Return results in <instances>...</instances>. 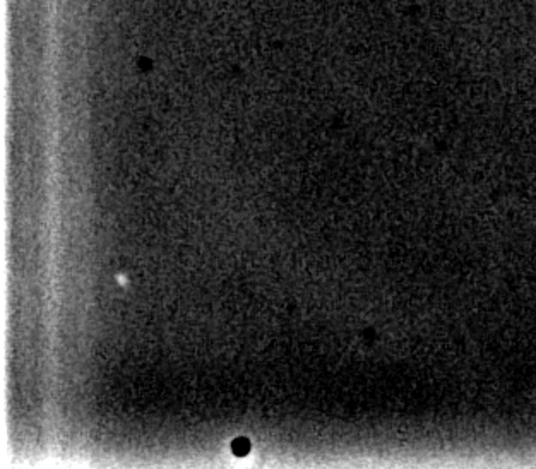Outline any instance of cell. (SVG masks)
<instances>
[{"label":"cell","instance_id":"1","mask_svg":"<svg viewBox=\"0 0 536 469\" xmlns=\"http://www.w3.org/2000/svg\"><path fill=\"white\" fill-rule=\"evenodd\" d=\"M232 452L237 458H243L250 452V442L247 439H237L232 443Z\"/></svg>","mask_w":536,"mask_h":469}]
</instances>
